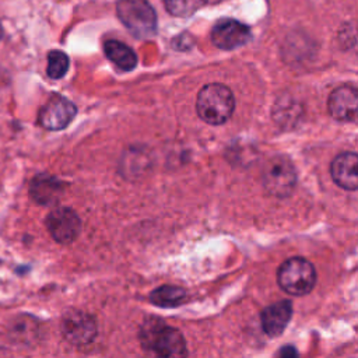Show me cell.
I'll list each match as a JSON object with an SVG mask.
<instances>
[{
  "instance_id": "obj_6",
  "label": "cell",
  "mask_w": 358,
  "mask_h": 358,
  "mask_svg": "<svg viewBox=\"0 0 358 358\" xmlns=\"http://www.w3.org/2000/svg\"><path fill=\"white\" fill-rule=\"evenodd\" d=\"M62 334L73 345H87L96 336L95 319L83 310H70L62 319Z\"/></svg>"
},
{
  "instance_id": "obj_17",
  "label": "cell",
  "mask_w": 358,
  "mask_h": 358,
  "mask_svg": "<svg viewBox=\"0 0 358 358\" xmlns=\"http://www.w3.org/2000/svg\"><path fill=\"white\" fill-rule=\"evenodd\" d=\"M166 10L175 17H189L207 0H162Z\"/></svg>"
},
{
  "instance_id": "obj_2",
  "label": "cell",
  "mask_w": 358,
  "mask_h": 358,
  "mask_svg": "<svg viewBox=\"0 0 358 358\" xmlns=\"http://www.w3.org/2000/svg\"><path fill=\"white\" fill-rule=\"evenodd\" d=\"M235 109L232 91L220 83L207 84L197 95L196 110L199 117L208 124L225 123Z\"/></svg>"
},
{
  "instance_id": "obj_16",
  "label": "cell",
  "mask_w": 358,
  "mask_h": 358,
  "mask_svg": "<svg viewBox=\"0 0 358 358\" xmlns=\"http://www.w3.org/2000/svg\"><path fill=\"white\" fill-rule=\"evenodd\" d=\"M69 70V57L60 50H52L48 55V67L46 73L50 78H62Z\"/></svg>"
},
{
  "instance_id": "obj_3",
  "label": "cell",
  "mask_w": 358,
  "mask_h": 358,
  "mask_svg": "<svg viewBox=\"0 0 358 358\" xmlns=\"http://www.w3.org/2000/svg\"><path fill=\"white\" fill-rule=\"evenodd\" d=\"M116 13L127 31L138 39L157 32V14L148 0H117Z\"/></svg>"
},
{
  "instance_id": "obj_18",
  "label": "cell",
  "mask_w": 358,
  "mask_h": 358,
  "mask_svg": "<svg viewBox=\"0 0 358 358\" xmlns=\"http://www.w3.org/2000/svg\"><path fill=\"white\" fill-rule=\"evenodd\" d=\"M278 358H299V354L294 345H284L278 351Z\"/></svg>"
},
{
  "instance_id": "obj_12",
  "label": "cell",
  "mask_w": 358,
  "mask_h": 358,
  "mask_svg": "<svg viewBox=\"0 0 358 358\" xmlns=\"http://www.w3.org/2000/svg\"><path fill=\"white\" fill-rule=\"evenodd\" d=\"M358 157L355 152H341L331 162L333 180L345 190H357L358 187Z\"/></svg>"
},
{
  "instance_id": "obj_8",
  "label": "cell",
  "mask_w": 358,
  "mask_h": 358,
  "mask_svg": "<svg viewBox=\"0 0 358 358\" xmlns=\"http://www.w3.org/2000/svg\"><path fill=\"white\" fill-rule=\"evenodd\" d=\"M77 109L71 101L62 95H53L41 108L38 120L48 130H62L74 119Z\"/></svg>"
},
{
  "instance_id": "obj_10",
  "label": "cell",
  "mask_w": 358,
  "mask_h": 358,
  "mask_svg": "<svg viewBox=\"0 0 358 358\" xmlns=\"http://www.w3.org/2000/svg\"><path fill=\"white\" fill-rule=\"evenodd\" d=\"M329 112L340 122H355L358 112V91L352 85H341L329 96Z\"/></svg>"
},
{
  "instance_id": "obj_19",
  "label": "cell",
  "mask_w": 358,
  "mask_h": 358,
  "mask_svg": "<svg viewBox=\"0 0 358 358\" xmlns=\"http://www.w3.org/2000/svg\"><path fill=\"white\" fill-rule=\"evenodd\" d=\"M3 38V28H1V25H0V39Z\"/></svg>"
},
{
  "instance_id": "obj_14",
  "label": "cell",
  "mask_w": 358,
  "mask_h": 358,
  "mask_svg": "<svg viewBox=\"0 0 358 358\" xmlns=\"http://www.w3.org/2000/svg\"><path fill=\"white\" fill-rule=\"evenodd\" d=\"M31 196L41 204H52L59 199L62 183L49 175H38L31 182Z\"/></svg>"
},
{
  "instance_id": "obj_11",
  "label": "cell",
  "mask_w": 358,
  "mask_h": 358,
  "mask_svg": "<svg viewBox=\"0 0 358 358\" xmlns=\"http://www.w3.org/2000/svg\"><path fill=\"white\" fill-rule=\"evenodd\" d=\"M291 316H292V305L289 301L284 299V301L274 302L263 309L260 315L262 327L267 336L277 337L285 330Z\"/></svg>"
},
{
  "instance_id": "obj_4",
  "label": "cell",
  "mask_w": 358,
  "mask_h": 358,
  "mask_svg": "<svg viewBox=\"0 0 358 358\" xmlns=\"http://www.w3.org/2000/svg\"><path fill=\"white\" fill-rule=\"evenodd\" d=\"M277 281L281 289L287 294L302 296L313 289L316 270L309 260L303 257H291L278 267Z\"/></svg>"
},
{
  "instance_id": "obj_15",
  "label": "cell",
  "mask_w": 358,
  "mask_h": 358,
  "mask_svg": "<svg viewBox=\"0 0 358 358\" xmlns=\"http://www.w3.org/2000/svg\"><path fill=\"white\" fill-rule=\"evenodd\" d=\"M186 298V292L183 288L178 285H161L155 288L151 295L150 301L161 308H173L183 302Z\"/></svg>"
},
{
  "instance_id": "obj_7",
  "label": "cell",
  "mask_w": 358,
  "mask_h": 358,
  "mask_svg": "<svg viewBox=\"0 0 358 358\" xmlns=\"http://www.w3.org/2000/svg\"><path fill=\"white\" fill-rule=\"evenodd\" d=\"M46 228L57 243L67 245L78 236L81 221L74 210L69 207H57L48 214Z\"/></svg>"
},
{
  "instance_id": "obj_5",
  "label": "cell",
  "mask_w": 358,
  "mask_h": 358,
  "mask_svg": "<svg viewBox=\"0 0 358 358\" xmlns=\"http://www.w3.org/2000/svg\"><path fill=\"white\" fill-rule=\"evenodd\" d=\"M263 185L275 197H287L296 185V171L289 158L275 155L267 161L263 169Z\"/></svg>"
},
{
  "instance_id": "obj_9",
  "label": "cell",
  "mask_w": 358,
  "mask_h": 358,
  "mask_svg": "<svg viewBox=\"0 0 358 358\" xmlns=\"http://www.w3.org/2000/svg\"><path fill=\"white\" fill-rule=\"evenodd\" d=\"M250 38V29L248 25L236 20H221L211 31L213 43L224 50H232L245 45Z\"/></svg>"
},
{
  "instance_id": "obj_1",
  "label": "cell",
  "mask_w": 358,
  "mask_h": 358,
  "mask_svg": "<svg viewBox=\"0 0 358 358\" xmlns=\"http://www.w3.org/2000/svg\"><path fill=\"white\" fill-rule=\"evenodd\" d=\"M140 338L144 348L151 350L155 358H187L186 340L182 333L164 324L159 319L145 320Z\"/></svg>"
},
{
  "instance_id": "obj_13",
  "label": "cell",
  "mask_w": 358,
  "mask_h": 358,
  "mask_svg": "<svg viewBox=\"0 0 358 358\" xmlns=\"http://www.w3.org/2000/svg\"><path fill=\"white\" fill-rule=\"evenodd\" d=\"M106 57L120 70L130 71L137 64V56L126 43L116 39H109L103 43Z\"/></svg>"
}]
</instances>
